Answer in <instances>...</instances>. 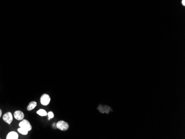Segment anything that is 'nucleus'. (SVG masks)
<instances>
[{
	"mask_svg": "<svg viewBox=\"0 0 185 139\" xmlns=\"http://www.w3.org/2000/svg\"><path fill=\"white\" fill-rule=\"evenodd\" d=\"M1 116H2V110L0 109V118L1 117Z\"/></svg>",
	"mask_w": 185,
	"mask_h": 139,
	"instance_id": "obj_12",
	"label": "nucleus"
},
{
	"mask_svg": "<svg viewBox=\"0 0 185 139\" xmlns=\"http://www.w3.org/2000/svg\"><path fill=\"white\" fill-rule=\"evenodd\" d=\"M19 126L20 127L26 129L28 131H30L32 130L31 125L30 122L27 120H22V121L19 123Z\"/></svg>",
	"mask_w": 185,
	"mask_h": 139,
	"instance_id": "obj_1",
	"label": "nucleus"
},
{
	"mask_svg": "<svg viewBox=\"0 0 185 139\" xmlns=\"http://www.w3.org/2000/svg\"><path fill=\"white\" fill-rule=\"evenodd\" d=\"M17 130L20 134H22V135H27L28 132V131L26 129H23V128H22V127H19V128H18V129H17Z\"/></svg>",
	"mask_w": 185,
	"mask_h": 139,
	"instance_id": "obj_9",
	"label": "nucleus"
},
{
	"mask_svg": "<svg viewBox=\"0 0 185 139\" xmlns=\"http://www.w3.org/2000/svg\"><path fill=\"white\" fill-rule=\"evenodd\" d=\"M37 105V103L35 101H31L30 103L27 106V110L31 111L34 109Z\"/></svg>",
	"mask_w": 185,
	"mask_h": 139,
	"instance_id": "obj_7",
	"label": "nucleus"
},
{
	"mask_svg": "<svg viewBox=\"0 0 185 139\" xmlns=\"http://www.w3.org/2000/svg\"><path fill=\"white\" fill-rule=\"evenodd\" d=\"M57 127L58 128V129L61 130L62 131H66L69 128V125L68 124V123H66V122L63 121V120H61V121H58L56 124Z\"/></svg>",
	"mask_w": 185,
	"mask_h": 139,
	"instance_id": "obj_2",
	"label": "nucleus"
},
{
	"mask_svg": "<svg viewBox=\"0 0 185 139\" xmlns=\"http://www.w3.org/2000/svg\"><path fill=\"white\" fill-rule=\"evenodd\" d=\"M182 4L183 6H185V0H182Z\"/></svg>",
	"mask_w": 185,
	"mask_h": 139,
	"instance_id": "obj_11",
	"label": "nucleus"
},
{
	"mask_svg": "<svg viewBox=\"0 0 185 139\" xmlns=\"http://www.w3.org/2000/svg\"><path fill=\"white\" fill-rule=\"evenodd\" d=\"M14 117L17 120H22L24 118V114L20 110L16 111L14 113Z\"/></svg>",
	"mask_w": 185,
	"mask_h": 139,
	"instance_id": "obj_5",
	"label": "nucleus"
},
{
	"mask_svg": "<svg viewBox=\"0 0 185 139\" xmlns=\"http://www.w3.org/2000/svg\"><path fill=\"white\" fill-rule=\"evenodd\" d=\"M41 103L43 105L47 106L49 104L50 101V98L49 95H48L47 94H44L42 95L41 99Z\"/></svg>",
	"mask_w": 185,
	"mask_h": 139,
	"instance_id": "obj_3",
	"label": "nucleus"
},
{
	"mask_svg": "<svg viewBox=\"0 0 185 139\" xmlns=\"http://www.w3.org/2000/svg\"><path fill=\"white\" fill-rule=\"evenodd\" d=\"M47 115L48 116V120H50L54 118V114L52 112H49L48 113H47Z\"/></svg>",
	"mask_w": 185,
	"mask_h": 139,
	"instance_id": "obj_10",
	"label": "nucleus"
},
{
	"mask_svg": "<svg viewBox=\"0 0 185 139\" xmlns=\"http://www.w3.org/2000/svg\"><path fill=\"white\" fill-rule=\"evenodd\" d=\"M3 120L8 124H11L13 120V116L11 112H7L3 116Z\"/></svg>",
	"mask_w": 185,
	"mask_h": 139,
	"instance_id": "obj_4",
	"label": "nucleus"
},
{
	"mask_svg": "<svg viewBox=\"0 0 185 139\" xmlns=\"http://www.w3.org/2000/svg\"><path fill=\"white\" fill-rule=\"evenodd\" d=\"M6 139H18V135L15 131H11V132H9L7 134V136H6Z\"/></svg>",
	"mask_w": 185,
	"mask_h": 139,
	"instance_id": "obj_6",
	"label": "nucleus"
},
{
	"mask_svg": "<svg viewBox=\"0 0 185 139\" xmlns=\"http://www.w3.org/2000/svg\"><path fill=\"white\" fill-rule=\"evenodd\" d=\"M37 114L40 116H45L47 115V112L44 109L38 110L37 112Z\"/></svg>",
	"mask_w": 185,
	"mask_h": 139,
	"instance_id": "obj_8",
	"label": "nucleus"
}]
</instances>
